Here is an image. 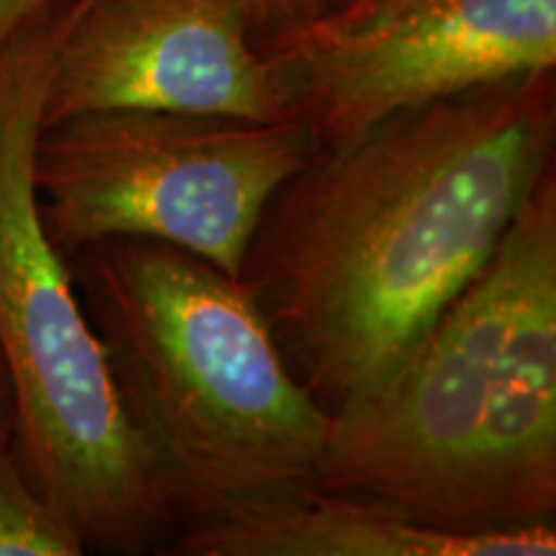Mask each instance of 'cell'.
Returning <instances> with one entry per match:
<instances>
[{"mask_svg":"<svg viewBox=\"0 0 556 556\" xmlns=\"http://www.w3.org/2000/svg\"><path fill=\"white\" fill-rule=\"evenodd\" d=\"M523 255L456 531L554 526L556 513V173L520 208Z\"/></svg>","mask_w":556,"mask_h":556,"instance_id":"obj_8","label":"cell"},{"mask_svg":"<svg viewBox=\"0 0 556 556\" xmlns=\"http://www.w3.org/2000/svg\"><path fill=\"white\" fill-rule=\"evenodd\" d=\"M523 255L520 212L490 263L381 387L338 413L315 486L456 531Z\"/></svg>","mask_w":556,"mask_h":556,"instance_id":"obj_6","label":"cell"},{"mask_svg":"<svg viewBox=\"0 0 556 556\" xmlns=\"http://www.w3.org/2000/svg\"><path fill=\"white\" fill-rule=\"evenodd\" d=\"M65 258L180 518L315 486L330 413L238 278L152 240H101Z\"/></svg>","mask_w":556,"mask_h":556,"instance_id":"obj_2","label":"cell"},{"mask_svg":"<svg viewBox=\"0 0 556 556\" xmlns=\"http://www.w3.org/2000/svg\"><path fill=\"white\" fill-rule=\"evenodd\" d=\"M317 150L402 111L556 67V0H336L261 41Z\"/></svg>","mask_w":556,"mask_h":556,"instance_id":"obj_5","label":"cell"},{"mask_svg":"<svg viewBox=\"0 0 556 556\" xmlns=\"http://www.w3.org/2000/svg\"><path fill=\"white\" fill-rule=\"evenodd\" d=\"M184 556H554V526L448 531L317 486L232 507L180 531Z\"/></svg>","mask_w":556,"mask_h":556,"instance_id":"obj_9","label":"cell"},{"mask_svg":"<svg viewBox=\"0 0 556 556\" xmlns=\"http://www.w3.org/2000/svg\"><path fill=\"white\" fill-rule=\"evenodd\" d=\"M80 554V536L29 482L13 443H0V556Z\"/></svg>","mask_w":556,"mask_h":556,"instance_id":"obj_10","label":"cell"},{"mask_svg":"<svg viewBox=\"0 0 556 556\" xmlns=\"http://www.w3.org/2000/svg\"><path fill=\"white\" fill-rule=\"evenodd\" d=\"M554 144L544 70L315 150L274 193L238 281L328 413L384 384L475 281L554 168Z\"/></svg>","mask_w":556,"mask_h":556,"instance_id":"obj_1","label":"cell"},{"mask_svg":"<svg viewBox=\"0 0 556 556\" xmlns=\"http://www.w3.org/2000/svg\"><path fill=\"white\" fill-rule=\"evenodd\" d=\"M315 150L294 119L99 111L39 129L34 189L62 255L152 240L240 278L268 201Z\"/></svg>","mask_w":556,"mask_h":556,"instance_id":"obj_4","label":"cell"},{"mask_svg":"<svg viewBox=\"0 0 556 556\" xmlns=\"http://www.w3.org/2000/svg\"><path fill=\"white\" fill-rule=\"evenodd\" d=\"M52 5L54 0H0V54Z\"/></svg>","mask_w":556,"mask_h":556,"instance_id":"obj_12","label":"cell"},{"mask_svg":"<svg viewBox=\"0 0 556 556\" xmlns=\"http://www.w3.org/2000/svg\"><path fill=\"white\" fill-rule=\"evenodd\" d=\"M255 39L266 41L328 11L336 0H245Z\"/></svg>","mask_w":556,"mask_h":556,"instance_id":"obj_11","label":"cell"},{"mask_svg":"<svg viewBox=\"0 0 556 556\" xmlns=\"http://www.w3.org/2000/svg\"><path fill=\"white\" fill-rule=\"evenodd\" d=\"M99 111L291 119L245 0H62L41 127Z\"/></svg>","mask_w":556,"mask_h":556,"instance_id":"obj_7","label":"cell"},{"mask_svg":"<svg viewBox=\"0 0 556 556\" xmlns=\"http://www.w3.org/2000/svg\"><path fill=\"white\" fill-rule=\"evenodd\" d=\"M0 443H13L11 387H9V377H5L3 361H0Z\"/></svg>","mask_w":556,"mask_h":556,"instance_id":"obj_13","label":"cell"},{"mask_svg":"<svg viewBox=\"0 0 556 556\" xmlns=\"http://www.w3.org/2000/svg\"><path fill=\"white\" fill-rule=\"evenodd\" d=\"M62 0L0 54V361L13 448L86 552L142 554L180 513L129 422L34 189Z\"/></svg>","mask_w":556,"mask_h":556,"instance_id":"obj_3","label":"cell"}]
</instances>
